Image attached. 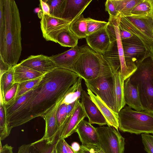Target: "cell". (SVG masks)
Returning a JSON list of instances; mask_svg holds the SVG:
<instances>
[{"label": "cell", "instance_id": "11", "mask_svg": "<svg viewBox=\"0 0 153 153\" xmlns=\"http://www.w3.org/2000/svg\"><path fill=\"white\" fill-rule=\"evenodd\" d=\"M40 22L43 37L47 41L57 43L58 35L71 22L62 18L43 14Z\"/></svg>", "mask_w": 153, "mask_h": 153}, {"label": "cell", "instance_id": "33", "mask_svg": "<svg viewBox=\"0 0 153 153\" xmlns=\"http://www.w3.org/2000/svg\"><path fill=\"white\" fill-rule=\"evenodd\" d=\"M42 76L19 83L16 100L31 90L36 86L41 81Z\"/></svg>", "mask_w": 153, "mask_h": 153}, {"label": "cell", "instance_id": "50", "mask_svg": "<svg viewBox=\"0 0 153 153\" xmlns=\"http://www.w3.org/2000/svg\"><path fill=\"white\" fill-rule=\"evenodd\" d=\"M66 147L68 151V153H74L72 149L71 146H70L66 141L65 142Z\"/></svg>", "mask_w": 153, "mask_h": 153}, {"label": "cell", "instance_id": "42", "mask_svg": "<svg viewBox=\"0 0 153 153\" xmlns=\"http://www.w3.org/2000/svg\"><path fill=\"white\" fill-rule=\"evenodd\" d=\"M78 153H103L97 146L80 145V150Z\"/></svg>", "mask_w": 153, "mask_h": 153}, {"label": "cell", "instance_id": "27", "mask_svg": "<svg viewBox=\"0 0 153 153\" xmlns=\"http://www.w3.org/2000/svg\"><path fill=\"white\" fill-rule=\"evenodd\" d=\"M119 15L126 16L130 14L132 10L142 0H111Z\"/></svg>", "mask_w": 153, "mask_h": 153}, {"label": "cell", "instance_id": "24", "mask_svg": "<svg viewBox=\"0 0 153 153\" xmlns=\"http://www.w3.org/2000/svg\"><path fill=\"white\" fill-rule=\"evenodd\" d=\"M87 19L82 14L71 22L69 29L79 39L86 38L87 37Z\"/></svg>", "mask_w": 153, "mask_h": 153}, {"label": "cell", "instance_id": "5", "mask_svg": "<svg viewBox=\"0 0 153 153\" xmlns=\"http://www.w3.org/2000/svg\"><path fill=\"white\" fill-rule=\"evenodd\" d=\"M107 29L111 44L108 50L103 55L109 63L113 73L120 71L125 81L130 76L125 61L122 40L119 29L118 17L109 16Z\"/></svg>", "mask_w": 153, "mask_h": 153}, {"label": "cell", "instance_id": "52", "mask_svg": "<svg viewBox=\"0 0 153 153\" xmlns=\"http://www.w3.org/2000/svg\"><path fill=\"white\" fill-rule=\"evenodd\" d=\"M150 52L151 56H152L153 58V43L151 45L150 47Z\"/></svg>", "mask_w": 153, "mask_h": 153}, {"label": "cell", "instance_id": "40", "mask_svg": "<svg viewBox=\"0 0 153 153\" xmlns=\"http://www.w3.org/2000/svg\"><path fill=\"white\" fill-rule=\"evenodd\" d=\"M5 26L4 0H0V38L2 36Z\"/></svg>", "mask_w": 153, "mask_h": 153}, {"label": "cell", "instance_id": "35", "mask_svg": "<svg viewBox=\"0 0 153 153\" xmlns=\"http://www.w3.org/2000/svg\"><path fill=\"white\" fill-rule=\"evenodd\" d=\"M19 83H14L4 93L0 103L5 106L9 105L15 101Z\"/></svg>", "mask_w": 153, "mask_h": 153}, {"label": "cell", "instance_id": "2", "mask_svg": "<svg viewBox=\"0 0 153 153\" xmlns=\"http://www.w3.org/2000/svg\"><path fill=\"white\" fill-rule=\"evenodd\" d=\"M5 26L0 38V58L10 67L16 65L22 51L21 23L14 0H4Z\"/></svg>", "mask_w": 153, "mask_h": 153}, {"label": "cell", "instance_id": "39", "mask_svg": "<svg viewBox=\"0 0 153 153\" xmlns=\"http://www.w3.org/2000/svg\"><path fill=\"white\" fill-rule=\"evenodd\" d=\"M105 10L108 12L109 16L114 18L118 17L119 14L111 0H107L105 2Z\"/></svg>", "mask_w": 153, "mask_h": 153}, {"label": "cell", "instance_id": "7", "mask_svg": "<svg viewBox=\"0 0 153 153\" xmlns=\"http://www.w3.org/2000/svg\"><path fill=\"white\" fill-rule=\"evenodd\" d=\"M119 26L140 39L150 51L153 43V17L118 16Z\"/></svg>", "mask_w": 153, "mask_h": 153}, {"label": "cell", "instance_id": "47", "mask_svg": "<svg viewBox=\"0 0 153 153\" xmlns=\"http://www.w3.org/2000/svg\"><path fill=\"white\" fill-rule=\"evenodd\" d=\"M1 141L0 140V153H13V147L7 144L2 146Z\"/></svg>", "mask_w": 153, "mask_h": 153}, {"label": "cell", "instance_id": "17", "mask_svg": "<svg viewBox=\"0 0 153 153\" xmlns=\"http://www.w3.org/2000/svg\"><path fill=\"white\" fill-rule=\"evenodd\" d=\"M80 52L81 46L77 45L64 52L49 57L58 68L73 71V66Z\"/></svg>", "mask_w": 153, "mask_h": 153}, {"label": "cell", "instance_id": "41", "mask_svg": "<svg viewBox=\"0 0 153 153\" xmlns=\"http://www.w3.org/2000/svg\"><path fill=\"white\" fill-rule=\"evenodd\" d=\"M17 153H39L36 147L32 143L23 144L18 148Z\"/></svg>", "mask_w": 153, "mask_h": 153}, {"label": "cell", "instance_id": "6", "mask_svg": "<svg viewBox=\"0 0 153 153\" xmlns=\"http://www.w3.org/2000/svg\"><path fill=\"white\" fill-rule=\"evenodd\" d=\"M118 129L122 132L153 134V114L134 110L125 106L118 112Z\"/></svg>", "mask_w": 153, "mask_h": 153}, {"label": "cell", "instance_id": "54", "mask_svg": "<svg viewBox=\"0 0 153 153\" xmlns=\"http://www.w3.org/2000/svg\"><path fill=\"white\" fill-rule=\"evenodd\" d=\"M52 153H56V150L55 148V146L54 147Z\"/></svg>", "mask_w": 153, "mask_h": 153}, {"label": "cell", "instance_id": "29", "mask_svg": "<svg viewBox=\"0 0 153 153\" xmlns=\"http://www.w3.org/2000/svg\"><path fill=\"white\" fill-rule=\"evenodd\" d=\"M13 66L0 76V100L1 101L6 92L14 84Z\"/></svg>", "mask_w": 153, "mask_h": 153}, {"label": "cell", "instance_id": "21", "mask_svg": "<svg viewBox=\"0 0 153 153\" xmlns=\"http://www.w3.org/2000/svg\"><path fill=\"white\" fill-rule=\"evenodd\" d=\"M123 91L126 104L135 110L143 111L137 88L131 84L129 78L124 81Z\"/></svg>", "mask_w": 153, "mask_h": 153}, {"label": "cell", "instance_id": "48", "mask_svg": "<svg viewBox=\"0 0 153 153\" xmlns=\"http://www.w3.org/2000/svg\"><path fill=\"white\" fill-rule=\"evenodd\" d=\"M11 67L3 61L0 58V76L7 71Z\"/></svg>", "mask_w": 153, "mask_h": 153}, {"label": "cell", "instance_id": "23", "mask_svg": "<svg viewBox=\"0 0 153 153\" xmlns=\"http://www.w3.org/2000/svg\"><path fill=\"white\" fill-rule=\"evenodd\" d=\"M113 74L115 100L119 112L126 104L124 96L123 84L124 80L122 77L120 71Z\"/></svg>", "mask_w": 153, "mask_h": 153}, {"label": "cell", "instance_id": "51", "mask_svg": "<svg viewBox=\"0 0 153 153\" xmlns=\"http://www.w3.org/2000/svg\"><path fill=\"white\" fill-rule=\"evenodd\" d=\"M43 11H42V10H41L38 13V17L39 18L41 19V18L43 15Z\"/></svg>", "mask_w": 153, "mask_h": 153}, {"label": "cell", "instance_id": "26", "mask_svg": "<svg viewBox=\"0 0 153 153\" xmlns=\"http://www.w3.org/2000/svg\"><path fill=\"white\" fill-rule=\"evenodd\" d=\"M78 39L70 30L69 25L58 35L57 43L62 46L72 48L77 45Z\"/></svg>", "mask_w": 153, "mask_h": 153}, {"label": "cell", "instance_id": "30", "mask_svg": "<svg viewBox=\"0 0 153 153\" xmlns=\"http://www.w3.org/2000/svg\"><path fill=\"white\" fill-rule=\"evenodd\" d=\"M66 0H47L50 8V15L62 18Z\"/></svg>", "mask_w": 153, "mask_h": 153}, {"label": "cell", "instance_id": "28", "mask_svg": "<svg viewBox=\"0 0 153 153\" xmlns=\"http://www.w3.org/2000/svg\"><path fill=\"white\" fill-rule=\"evenodd\" d=\"M129 15L153 17V0H142Z\"/></svg>", "mask_w": 153, "mask_h": 153}, {"label": "cell", "instance_id": "19", "mask_svg": "<svg viewBox=\"0 0 153 153\" xmlns=\"http://www.w3.org/2000/svg\"><path fill=\"white\" fill-rule=\"evenodd\" d=\"M87 90L91 99L106 119L108 123V126H112L118 129L119 126L118 113L112 110L98 96L94 95L90 90L88 89Z\"/></svg>", "mask_w": 153, "mask_h": 153}, {"label": "cell", "instance_id": "15", "mask_svg": "<svg viewBox=\"0 0 153 153\" xmlns=\"http://www.w3.org/2000/svg\"><path fill=\"white\" fill-rule=\"evenodd\" d=\"M62 100L57 103L42 117L45 121V127L44 135L40 139L45 140L48 143H52L59 139L57 135L56 115L58 108Z\"/></svg>", "mask_w": 153, "mask_h": 153}, {"label": "cell", "instance_id": "53", "mask_svg": "<svg viewBox=\"0 0 153 153\" xmlns=\"http://www.w3.org/2000/svg\"><path fill=\"white\" fill-rule=\"evenodd\" d=\"M41 10V9L40 8L36 7L34 11L35 13H38Z\"/></svg>", "mask_w": 153, "mask_h": 153}, {"label": "cell", "instance_id": "36", "mask_svg": "<svg viewBox=\"0 0 153 153\" xmlns=\"http://www.w3.org/2000/svg\"><path fill=\"white\" fill-rule=\"evenodd\" d=\"M87 23V35L88 36L105 27L108 22L86 18Z\"/></svg>", "mask_w": 153, "mask_h": 153}, {"label": "cell", "instance_id": "46", "mask_svg": "<svg viewBox=\"0 0 153 153\" xmlns=\"http://www.w3.org/2000/svg\"><path fill=\"white\" fill-rule=\"evenodd\" d=\"M39 2L43 14L50 15V8L47 3V0H40Z\"/></svg>", "mask_w": 153, "mask_h": 153}, {"label": "cell", "instance_id": "37", "mask_svg": "<svg viewBox=\"0 0 153 153\" xmlns=\"http://www.w3.org/2000/svg\"><path fill=\"white\" fill-rule=\"evenodd\" d=\"M58 141L48 143L45 140L40 139L32 143L37 148L39 153H52Z\"/></svg>", "mask_w": 153, "mask_h": 153}, {"label": "cell", "instance_id": "1", "mask_svg": "<svg viewBox=\"0 0 153 153\" xmlns=\"http://www.w3.org/2000/svg\"><path fill=\"white\" fill-rule=\"evenodd\" d=\"M79 76L74 72L60 68L44 75L27 100L16 111L6 117L9 128L12 129L36 117H42L63 99Z\"/></svg>", "mask_w": 153, "mask_h": 153}, {"label": "cell", "instance_id": "8", "mask_svg": "<svg viewBox=\"0 0 153 153\" xmlns=\"http://www.w3.org/2000/svg\"><path fill=\"white\" fill-rule=\"evenodd\" d=\"M84 81L88 89L98 96L113 111L118 113L115 100L112 72L94 79Z\"/></svg>", "mask_w": 153, "mask_h": 153}, {"label": "cell", "instance_id": "13", "mask_svg": "<svg viewBox=\"0 0 153 153\" xmlns=\"http://www.w3.org/2000/svg\"><path fill=\"white\" fill-rule=\"evenodd\" d=\"M81 99V103L90 124H97L100 126L108 125L106 119L97 105L92 100L88 93L83 90Z\"/></svg>", "mask_w": 153, "mask_h": 153}, {"label": "cell", "instance_id": "9", "mask_svg": "<svg viewBox=\"0 0 153 153\" xmlns=\"http://www.w3.org/2000/svg\"><path fill=\"white\" fill-rule=\"evenodd\" d=\"M121 40L126 66L131 75L137 69V65L151 53L136 36Z\"/></svg>", "mask_w": 153, "mask_h": 153}, {"label": "cell", "instance_id": "3", "mask_svg": "<svg viewBox=\"0 0 153 153\" xmlns=\"http://www.w3.org/2000/svg\"><path fill=\"white\" fill-rule=\"evenodd\" d=\"M72 70L84 80L94 79L112 72L103 55L94 51L87 44L81 46L80 53Z\"/></svg>", "mask_w": 153, "mask_h": 153}, {"label": "cell", "instance_id": "25", "mask_svg": "<svg viewBox=\"0 0 153 153\" xmlns=\"http://www.w3.org/2000/svg\"><path fill=\"white\" fill-rule=\"evenodd\" d=\"M82 78L79 76L76 82L69 89L61 104L68 105L81 98L83 90L81 82Z\"/></svg>", "mask_w": 153, "mask_h": 153}, {"label": "cell", "instance_id": "10", "mask_svg": "<svg viewBox=\"0 0 153 153\" xmlns=\"http://www.w3.org/2000/svg\"><path fill=\"white\" fill-rule=\"evenodd\" d=\"M96 129L99 138L97 147L103 153H124L125 139L118 129L108 126Z\"/></svg>", "mask_w": 153, "mask_h": 153}, {"label": "cell", "instance_id": "49", "mask_svg": "<svg viewBox=\"0 0 153 153\" xmlns=\"http://www.w3.org/2000/svg\"><path fill=\"white\" fill-rule=\"evenodd\" d=\"M71 147L74 153H78L80 150V145L76 142H73L71 144Z\"/></svg>", "mask_w": 153, "mask_h": 153}, {"label": "cell", "instance_id": "38", "mask_svg": "<svg viewBox=\"0 0 153 153\" xmlns=\"http://www.w3.org/2000/svg\"><path fill=\"white\" fill-rule=\"evenodd\" d=\"M141 137L145 151L148 153H153V135L142 134Z\"/></svg>", "mask_w": 153, "mask_h": 153}, {"label": "cell", "instance_id": "22", "mask_svg": "<svg viewBox=\"0 0 153 153\" xmlns=\"http://www.w3.org/2000/svg\"><path fill=\"white\" fill-rule=\"evenodd\" d=\"M14 83H20L42 76V73L27 67L17 64L13 66Z\"/></svg>", "mask_w": 153, "mask_h": 153}, {"label": "cell", "instance_id": "18", "mask_svg": "<svg viewBox=\"0 0 153 153\" xmlns=\"http://www.w3.org/2000/svg\"><path fill=\"white\" fill-rule=\"evenodd\" d=\"M83 145L98 146L99 138L96 128L88 122L82 120L77 126L76 131Z\"/></svg>", "mask_w": 153, "mask_h": 153}, {"label": "cell", "instance_id": "12", "mask_svg": "<svg viewBox=\"0 0 153 153\" xmlns=\"http://www.w3.org/2000/svg\"><path fill=\"white\" fill-rule=\"evenodd\" d=\"M19 64L43 75L58 68L50 57L42 54L30 55Z\"/></svg>", "mask_w": 153, "mask_h": 153}, {"label": "cell", "instance_id": "32", "mask_svg": "<svg viewBox=\"0 0 153 153\" xmlns=\"http://www.w3.org/2000/svg\"><path fill=\"white\" fill-rule=\"evenodd\" d=\"M11 129L8 126L6 119L4 105L0 103V139L4 140L10 135Z\"/></svg>", "mask_w": 153, "mask_h": 153}, {"label": "cell", "instance_id": "43", "mask_svg": "<svg viewBox=\"0 0 153 153\" xmlns=\"http://www.w3.org/2000/svg\"><path fill=\"white\" fill-rule=\"evenodd\" d=\"M65 141V139H61L57 141L55 146L56 153H68Z\"/></svg>", "mask_w": 153, "mask_h": 153}, {"label": "cell", "instance_id": "34", "mask_svg": "<svg viewBox=\"0 0 153 153\" xmlns=\"http://www.w3.org/2000/svg\"><path fill=\"white\" fill-rule=\"evenodd\" d=\"M67 105L63 104L60 105L57 113L56 122L57 127V135L59 139L62 130L64 126L63 124L67 115L66 113Z\"/></svg>", "mask_w": 153, "mask_h": 153}, {"label": "cell", "instance_id": "16", "mask_svg": "<svg viewBox=\"0 0 153 153\" xmlns=\"http://www.w3.org/2000/svg\"><path fill=\"white\" fill-rule=\"evenodd\" d=\"M86 117V115L79 101L71 115L66 118L60 139L67 138L75 132L78 124Z\"/></svg>", "mask_w": 153, "mask_h": 153}, {"label": "cell", "instance_id": "45", "mask_svg": "<svg viewBox=\"0 0 153 153\" xmlns=\"http://www.w3.org/2000/svg\"><path fill=\"white\" fill-rule=\"evenodd\" d=\"M119 29L120 37L121 40L130 38L133 36V35L130 32L119 26Z\"/></svg>", "mask_w": 153, "mask_h": 153}, {"label": "cell", "instance_id": "44", "mask_svg": "<svg viewBox=\"0 0 153 153\" xmlns=\"http://www.w3.org/2000/svg\"><path fill=\"white\" fill-rule=\"evenodd\" d=\"M79 101H80L79 99H78L73 102L67 105L66 110L67 117L71 115Z\"/></svg>", "mask_w": 153, "mask_h": 153}, {"label": "cell", "instance_id": "4", "mask_svg": "<svg viewBox=\"0 0 153 153\" xmlns=\"http://www.w3.org/2000/svg\"><path fill=\"white\" fill-rule=\"evenodd\" d=\"M128 78L139 92L143 111L153 114V58L151 55L137 65Z\"/></svg>", "mask_w": 153, "mask_h": 153}, {"label": "cell", "instance_id": "20", "mask_svg": "<svg viewBox=\"0 0 153 153\" xmlns=\"http://www.w3.org/2000/svg\"><path fill=\"white\" fill-rule=\"evenodd\" d=\"M92 0H66L62 18L70 22L82 15Z\"/></svg>", "mask_w": 153, "mask_h": 153}, {"label": "cell", "instance_id": "14", "mask_svg": "<svg viewBox=\"0 0 153 153\" xmlns=\"http://www.w3.org/2000/svg\"><path fill=\"white\" fill-rule=\"evenodd\" d=\"M107 26L87 36L85 38L87 44L89 46L96 52L102 54L108 50L111 44L110 37L107 30Z\"/></svg>", "mask_w": 153, "mask_h": 153}, {"label": "cell", "instance_id": "31", "mask_svg": "<svg viewBox=\"0 0 153 153\" xmlns=\"http://www.w3.org/2000/svg\"><path fill=\"white\" fill-rule=\"evenodd\" d=\"M33 89L20 97L12 104L4 105L6 117H7L16 111L27 100L31 94Z\"/></svg>", "mask_w": 153, "mask_h": 153}]
</instances>
